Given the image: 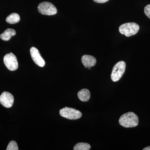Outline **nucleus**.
I'll list each match as a JSON object with an SVG mask.
<instances>
[{
	"mask_svg": "<svg viewBox=\"0 0 150 150\" xmlns=\"http://www.w3.org/2000/svg\"><path fill=\"white\" fill-rule=\"evenodd\" d=\"M139 118L134 112H129L124 113L119 118V123L125 128H134L138 126Z\"/></svg>",
	"mask_w": 150,
	"mask_h": 150,
	"instance_id": "f257e3e1",
	"label": "nucleus"
},
{
	"mask_svg": "<svg viewBox=\"0 0 150 150\" xmlns=\"http://www.w3.org/2000/svg\"><path fill=\"white\" fill-rule=\"evenodd\" d=\"M139 30V25L135 23H128L121 25L119 27V32L121 34L130 37L137 34Z\"/></svg>",
	"mask_w": 150,
	"mask_h": 150,
	"instance_id": "f03ea898",
	"label": "nucleus"
},
{
	"mask_svg": "<svg viewBox=\"0 0 150 150\" xmlns=\"http://www.w3.org/2000/svg\"><path fill=\"white\" fill-rule=\"evenodd\" d=\"M126 64L123 61H120L113 67L111 74V79L113 82L119 81L124 74L126 70Z\"/></svg>",
	"mask_w": 150,
	"mask_h": 150,
	"instance_id": "7ed1b4c3",
	"label": "nucleus"
},
{
	"mask_svg": "<svg viewBox=\"0 0 150 150\" xmlns=\"http://www.w3.org/2000/svg\"><path fill=\"white\" fill-rule=\"evenodd\" d=\"M62 117L70 120H76L81 117V112L74 108L66 107L62 108L59 111Z\"/></svg>",
	"mask_w": 150,
	"mask_h": 150,
	"instance_id": "20e7f679",
	"label": "nucleus"
},
{
	"mask_svg": "<svg viewBox=\"0 0 150 150\" xmlns=\"http://www.w3.org/2000/svg\"><path fill=\"white\" fill-rule=\"evenodd\" d=\"M38 9L40 13L44 15H54L57 13L56 7L53 4L48 2L40 3L38 7Z\"/></svg>",
	"mask_w": 150,
	"mask_h": 150,
	"instance_id": "39448f33",
	"label": "nucleus"
},
{
	"mask_svg": "<svg viewBox=\"0 0 150 150\" xmlns=\"http://www.w3.org/2000/svg\"><path fill=\"white\" fill-rule=\"evenodd\" d=\"M4 62L6 67L10 71H15L18 68L17 59L15 55L13 53L6 54L4 58Z\"/></svg>",
	"mask_w": 150,
	"mask_h": 150,
	"instance_id": "423d86ee",
	"label": "nucleus"
},
{
	"mask_svg": "<svg viewBox=\"0 0 150 150\" xmlns=\"http://www.w3.org/2000/svg\"><path fill=\"white\" fill-rule=\"evenodd\" d=\"M13 102V96L8 92H4L0 96V103L4 107L10 108L12 106Z\"/></svg>",
	"mask_w": 150,
	"mask_h": 150,
	"instance_id": "0eeeda50",
	"label": "nucleus"
},
{
	"mask_svg": "<svg viewBox=\"0 0 150 150\" xmlns=\"http://www.w3.org/2000/svg\"><path fill=\"white\" fill-rule=\"evenodd\" d=\"M30 55L33 62L39 67H43L45 66V62L40 56L39 51L35 47H31L30 49Z\"/></svg>",
	"mask_w": 150,
	"mask_h": 150,
	"instance_id": "6e6552de",
	"label": "nucleus"
},
{
	"mask_svg": "<svg viewBox=\"0 0 150 150\" xmlns=\"http://www.w3.org/2000/svg\"><path fill=\"white\" fill-rule=\"evenodd\" d=\"M81 62L85 68L94 67L96 63V60L93 56L90 55H85L82 57Z\"/></svg>",
	"mask_w": 150,
	"mask_h": 150,
	"instance_id": "1a4fd4ad",
	"label": "nucleus"
},
{
	"mask_svg": "<svg viewBox=\"0 0 150 150\" xmlns=\"http://www.w3.org/2000/svg\"><path fill=\"white\" fill-rule=\"evenodd\" d=\"M78 96L81 101L87 102L90 98V92L87 89H83L78 92Z\"/></svg>",
	"mask_w": 150,
	"mask_h": 150,
	"instance_id": "9d476101",
	"label": "nucleus"
},
{
	"mask_svg": "<svg viewBox=\"0 0 150 150\" xmlns=\"http://www.w3.org/2000/svg\"><path fill=\"white\" fill-rule=\"evenodd\" d=\"M16 34V31L15 30L8 28L4 32L0 35V38L4 41H8L11 38Z\"/></svg>",
	"mask_w": 150,
	"mask_h": 150,
	"instance_id": "9b49d317",
	"label": "nucleus"
},
{
	"mask_svg": "<svg viewBox=\"0 0 150 150\" xmlns=\"http://www.w3.org/2000/svg\"><path fill=\"white\" fill-rule=\"evenodd\" d=\"M20 21V17L18 14L13 13L8 16L6 18V21L9 24H15Z\"/></svg>",
	"mask_w": 150,
	"mask_h": 150,
	"instance_id": "f8f14e48",
	"label": "nucleus"
},
{
	"mask_svg": "<svg viewBox=\"0 0 150 150\" xmlns=\"http://www.w3.org/2000/svg\"><path fill=\"white\" fill-rule=\"evenodd\" d=\"M90 149V145L86 143H78L74 148V150H89Z\"/></svg>",
	"mask_w": 150,
	"mask_h": 150,
	"instance_id": "ddd939ff",
	"label": "nucleus"
},
{
	"mask_svg": "<svg viewBox=\"0 0 150 150\" xmlns=\"http://www.w3.org/2000/svg\"><path fill=\"white\" fill-rule=\"evenodd\" d=\"M7 150H18L17 144L15 141H12L9 143L6 149Z\"/></svg>",
	"mask_w": 150,
	"mask_h": 150,
	"instance_id": "4468645a",
	"label": "nucleus"
},
{
	"mask_svg": "<svg viewBox=\"0 0 150 150\" xmlns=\"http://www.w3.org/2000/svg\"><path fill=\"white\" fill-rule=\"evenodd\" d=\"M144 13L146 16L150 19V4L148 5L145 7Z\"/></svg>",
	"mask_w": 150,
	"mask_h": 150,
	"instance_id": "2eb2a0df",
	"label": "nucleus"
},
{
	"mask_svg": "<svg viewBox=\"0 0 150 150\" xmlns=\"http://www.w3.org/2000/svg\"><path fill=\"white\" fill-rule=\"evenodd\" d=\"M93 1L98 3H104L107 2L109 0H93Z\"/></svg>",
	"mask_w": 150,
	"mask_h": 150,
	"instance_id": "dca6fc26",
	"label": "nucleus"
},
{
	"mask_svg": "<svg viewBox=\"0 0 150 150\" xmlns=\"http://www.w3.org/2000/svg\"><path fill=\"white\" fill-rule=\"evenodd\" d=\"M143 150H150V146L147 147L145 148L144 149H143Z\"/></svg>",
	"mask_w": 150,
	"mask_h": 150,
	"instance_id": "f3484780",
	"label": "nucleus"
},
{
	"mask_svg": "<svg viewBox=\"0 0 150 150\" xmlns=\"http://www.w3.org/2000/svg\"><path fill=\"white\" fill-rule=\"evenodd\" d=\"M88 69H91V67H88Z\"/></svg>",
	"mask_w": 150,
	"mask_h": 150,
	"instance_id": "a211bd4d",
	"label": "nucleus"
}]
</instances>
